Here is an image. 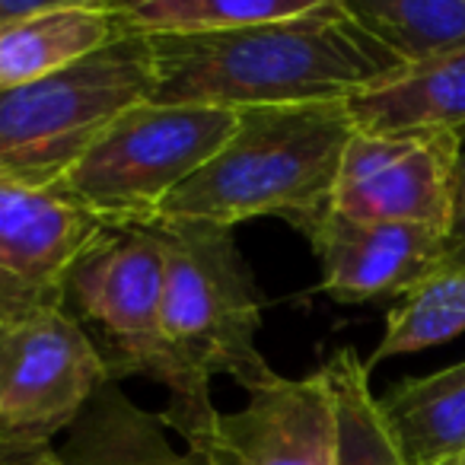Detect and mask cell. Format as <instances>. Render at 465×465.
<instances>
[{
    "mask_svg": "<svg viewBox=\"0 0 465 465\" xmlns=\"http://www.w3.org/2000/svg\"><path fill=\"white\" fill-rule=\"evenodd\" d=\"M408 465H437L465 452V361L411 376L380 399Z\"/></svg>",
    "mask_w": 465,
    "mask_h": 465,
    "instance_id": "cell-15",
    "label": "cell"
},
{
    "mask_svg": "<svg viewBox=\"0 0 465 465\" xmlns=\"http://www.w3.org/2000/svg\"><path fill=\"white\" fill-rule=\"evenodd\" d=\"M52 188L0 182V316L64 303V281L103 230Z\"/></svg>",
    "mask_w": 465,
    "mask_h": 465,
    "instance_id": "cell-10",
    "label": "cell"
},
{
    "mask_svg": "<svg viewBox=\"0 0 465 465\" xmlns=\"http://www.w3.org/2000/svg\"><path fill=\"white\" fill-rule=\"evenodd\" d=\"M166 430L160 414L143 411L118 382H103L74 420L58 459L61 465H213L207 452H179Z\"/></svg>",
    "mask_w": 465,
    "mask_h": 465,
    "instance_id": "cell-14",
    "label": "cell"
},
{
    "mask_svg": "<svg viewBox=\"0 0 465 465\" xmlns=\"http://www.w3.org/2000/svg\"><path fill=\"white\" fill-rule=\"evenodd\" d=\"M4 465H61V459L52 443L48 446H20V450L10 452V456L4 459Z\"/></svg>",
    "mask_w": 465,
    "mask_h": 465,
    "instance_id": "cell-21",
    "label": "cell"
},
{
    "mask_svg": "<svg viewBox=\"0 0 465 465\" xmlns=\"http://www.w3.org/2000/svg\"><path fill=\"white\" fill-rule=\"evenodd\" d=\"M462 160V134H363L357 131L338 169L331 211L361 223H414L446 230Z\"/></svg>",
    "mask_w": 465,
    "mask_h": 465,
    "instance_id": "cell-8",
    "label": "cell"
},
{
    "mask_svg": "<svg viewBox=\"0 0 465 465\" xmlns=\"http://www.w3.org/2000/svg\"><path fill=\"white\" fill-rule=\"evenodd\" d=\"M109 382L93 338L64 303L0 316V430L48 446Z\"/></svg>",
    "mask_w": 465,
    "mask_h": 465,
    "instance_id": "cell-7",
    "label": "cell"
},
{
    "mask_svg": "<svg viewBox=\"0 0 465 465\" xmlns=\"http://www.w3.org/2000/svg\"><path fill=\"white\" fill-rule=\"evenodd\" d=\"M163 246V335L194 382L230 376L246 392L278 380L262 357V291L230 226L150 220Z\"/></svg>",
    "mask_w": 465,
    "mask_h": 465,
    "instance_id": "cell-4",
    "label": "cell"
},
{
    "mask_svg": "<svg viewBox=\"0 0 465 465\" xmlns=\"http://www.w3.org/2000/svg\"><path fill=\"white\" fill-rule=\"evenodd\" d=\"M64 306L93 338L109 382L147 376L169 392L160 420L207 452L220 411L163 335V246L147 223H105L64 281Z\"/></svg>",
    "mask_w": 465,
    "mask_h": 465,
    "instance_id": "cell-3",
    "label": "cell"
},
{
    "mask_svg": "<svg viewBox=\"0 0 465 465\" xmlns=\"http://www.w3.org/2000/svg\"><path fill=\"white\" fill-rule=\"evenodd\" d=\"M465 331V268L440 272L411 293L399 300L386 316V331L373 354L367 357V370L380 367L382 361H392L414 351L437 348L452 341Z\"/></svg>",
    "mask_w": 465,
    "mask_h": 465,
    "instance_id": "cell-19",
    "label": "cell"
},
{
    "mask_svg": "<svg viewBox=\"0 0 465 465\" xmlns=\"http://www.w3.org/2000/svg\"><path fill=\"white\" fill-rule=\"evenodd\" d=\"M437 465H465V452H459V456L443 459V462H437Z\"/></svg>",
    "mask_w": 465,
    "mask_h": 465,
    "instance_id": "cell-23",
    "label": "cell"
},
{
    "mask_svg": "<svg viewBox=\"0 0 465 465\" xmlns=\"http://www.w3.org/2000/svg\"><path fill=\"white\" fill-rule=\"evenodd\" d=\"M316 4L319 0H118L112 14L118 35L185 39L297 20Z\"/></svg>",
    "mask_w": 465,
    "mask_h": 465,
    "instance_id": "cell-16",
    "label": "cell"
},
{
    "mask_svg": "<svg viewBox=\"0 0 465 465\" xmlns=\"http://www.w3.org/2000/svg\"><path fill=\"white\" fill-rule=\"evenodd\" d=\"M240 112L141 103L52 185L103 223H150L236 131Z\"/></svg>",
    "mask_w": 465,
    "mask_h": 465,
    "instance_id": "cell-6",
    "label": "cell"
},
{
    "mask_svg": "<svg viewBox=\"0 0 465 465\" xmlns=\"http://www.w3.org/2000/svg\"><path fill=\"white\" fill-rule=\"evenodd\" d=\"M351 122L363 134L465 131V48L405 67L386 84L348 99Z\"/></svg>",
    "mask_w": 465,
    "mask_h": 465,
    "instance_id": "cell-13",
    "label": "cell"
},
{
    "mask_svg": "<svg viewBox=\"0 0 465 465\" xmlns=\"http://www.w3.org/2000/svg\"><path fill=\"white\" fill-rule=\"evenodd\" d=\"M153 103L207 109L348 103L405 71L386 45L363 33L341 0H319L284 23L185 39H150Z\"/></svg>",
    "mask_w": 465,
    "mask_h": 465,
    "instance_id": "cell-1",
    "label": "cell"
},
{
    "mask_svg": "<svg viewBox=\"0 0 465 465\" xmlns=\"http://www.w3.org/2000/svg\"><path fill=\"white\" fill-rule=\"evenodd\" d=\"M322 268L319 291L338 303L405 297L443 272L446 230L414 223H361L331 207L297 223Z\"/></svg>",
    "mask_w": 465,
    "mask_h": 465,
    "instance_id": "cell-9",
    "label": "cell"
},
{
    "mask_svg": "<svg viewBox=\"0 0 465 465\" xmlns=\"http://www.w3.org/2000/svg\"><path fill=\"white\" fill-rule=\"evenodd\" d=\"M357 134L348 103L240 112L230 141L182 182L153 220L236 226L281 217L291 226L331 207L344 150Z\"/></svg>",
    "mask_w": 465,
    "mask_h": 465,
    "instance_id": "cell-2",
    "label": "cell"
},
{
    "mask_svg": "<svg viewBox=\"0 0 465 465\" xmlns=\"http://www.w3.org/2000/svg\"><path fill=\"white\" fill-rule=\"evenodd\" d=\"M207 456L213 465H338L335 408L322 373L278 376L220 414Z\"/></svg>",
    "mask_w": 465,
    "mask_h": 465,
    "instance_id": "cell-11",
    "label": "cell"
},
{
    "mask_svg": "<svg viewBox=\"0 0 465 465\" xmlns=\"http://www.w3.org/2000/svg\"><path fill=\"white\" fill-rule=\"evenodd\" d=\"M153 90L150 39L115 35L52 77L0 93V163L7 182L52 188L124 112L150 103Z\"/></svg>",
    "mask_w": 465,
    "mask_h": 465,
    "instance_id": "cell-5",
    "label": "cell"
},
{
    "mask_svg": "<svg viewBox=\"0 0 465 465\" xmlns=\"http://www.w3.org/2000/svg\"><path fill=\"white\" fill-rule=\"evenodd\" d=\"M348 16L405 67L465 48V0H341Z\"/></svg>",
    "mask_w": 465,
    "mask_h": 465,
    "instance_id": "cell-17",
    "label": "cell"
},
{
    "mask_svg": "<svg viewBox=\"0 0 465 465\" xmlns=\"http://www.w3.org/2000/svg\"><path fill=\"white\" fill-rule=\"evenodd\" d=\"M20 446H23V443H16V440H10L7 433L0 430V465H4V459H7L10 452H16V450H20Z\"/></svg>",
    "mask_w": 465,
    "mask_h": 465,
    "instance_id": "cell-22",
    "label": "cell"
},
{
    "mask_svg": "<svg viewBox=\"0 0 465 465\" xmlns=\"http://www.w3.org/2000/svg\"><path fill=\"white\" fill-rule=\"evenodd\" d=\"M115 35L112 4L45 0L39 14L0 29V93L52 77Z\"/></svg>",
    "mask_w": 465,
    "mask_h": 465,
    "instance_id": "cell-12",
    "label": "cell"
},
{
    "mask_svg": "<svg viewBox=\"0 0 465 465\" xmlns=\"http://www.w3.org/2000/svg\"><path fill=\"white\" fill-rule=\"evenodd\" d=\"M0 182H7V169H4V163H0Z\"/></svg>",
    "mask_w": 465,
    "mask_h": 465,
    "instance_id": "cell-24",
    "label": "cell"
},
{
    "mask_svg": "<svg viewBox=\"0 0 465 465\" xmlns=\"http://www.w3.org/2000/svg\"><path fill=\"white\" fill-rule=\"evenodd\" d=\"M335 408L338 465H408L370 389V370L354 348H341L319 367Z\"/></svg>",
    "mask_w": 465,
    "mask_h": 465,
    "instance_id": "cell-18",
    "label": "cell"
},
{
    "mask_svg": "<svg viewBox=\"0 0 465 465\" xmlns=\"http://www.w3.org/2000/svg\"><path fill=\"white\" fill-rule=\"evenodd\" d=\"M465 268V153L456 169V188H452V213L446 226V262L443 272Z\"/></svg>",
    "mask_w": 465,
    "mask_h": 465,
    "instance_id": "cell-20",
    "label": "cell"
}]
</instances>
